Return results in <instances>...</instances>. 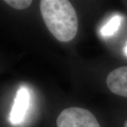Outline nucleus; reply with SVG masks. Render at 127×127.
Instances as JSON below:
<instances>
[{"label":"nucleus","instance_id":"nucleus-4","mask_svg":"<svg viewBox=\"0 0 127 127\" xmlns=\"http://www.w3.org/2000/svg\"><path fill=\"white\" fill-rule=\"evenodd\" d=\"M30 102V94L27 88H20L15 97L14 103L10 113V121L14 124L22 122Z\"/></svg>","mask_w":127,"mask_h":127},{"label":"nucleus","instance_id":"nucleus-7","mask_svg":"<svg viewBox=\"0 0 127 127\" xmlns=\"http://www.w3.org/2000/svg\"><path fill=\"white\" fill-rule=\"evenodd\" d=\"M124 51H125V53H126V55H127V46L125 47V49H124Z\"/></svg>","mask_w":127,"mask_h":127},{"label":"nucleus","instance_id":"nucleus-8","mask_svg":"<svg viewBox=\"0 0 127 127\" xmlns=\"http://www.w3.org/2000/svg\"><path fill=\"white\" fill-rule=\"evenodd\" d=\"M124 127H127V120L126 121L125 124H124Z\"/></svg>","mask_w":127,"mask_h":127},{"label":"nucleus","instance_id":"nucleus-3","mask_svg":"<svg viewBox=\"0 0 127 127\" xmlns=\"http://www.w3.org/2000/svg\"><path fill=\"white\" fill-rule=\"evenodd\" d=\"M106 83L111 92L127 97V66L119 67L109 73Z\"/></svg>","mask_w":127,"mask_h":127},{"label":"nucleus","instance_id":"nucleus-5","mask_svg":"<svg viewBox=\"0 0 127 127\" xmlns=\"http://www.w3.org/2000/svg\"><path fill=\"white\" fill-rule=\"evenodd\" d=\"M122 23V16L119 15L114 16L111 20L101 29V34L103 36H110L117 31Z\"/></svg>","mask_w":127,"mask_h":127},{"label":"nucleus","instance_id":"nucleus-1","mask_svg":"<svg viewBox=\"0 0 127 127\" xmlns=\"http://www.w3.org/2000/svg\"><path fill=\"white\" fill-rule=\"evenodd\" d=\"M40 8L46 26L57 40L67 42L75 37L78 31V17L70 1L42 0Z\"/></svg>","mask_w":127,"mask_h":127},{"label":"nucleus","instance_id":"nucleus-6","mask_svg":"<svg viewBox=\"0 0 127 127\" xmlns=\"http://www.w3.org/2000/svg\"><path fill=\"white\" fill-rule=\"evenodd\" d=\"M7 4L16 9H25L29 7L32 4L31 0H5Z\"/></svg>","mask_w":127,"mask_h":127},{"label":"nucleus","instance_id":"nucleus-2","mask_svg":"<svg viewBox=\"0 0 127 127\" xmlns=\"http://www.w3.org/2000/svg\"><path fill=\"white\" fill-rule=\"evenodd\" d=\"M57 127H100L95 117L89 110L80 107L64 109L57 119Z\"/></svg>","mask_w":127,"mask_h":127}]
</instances>
